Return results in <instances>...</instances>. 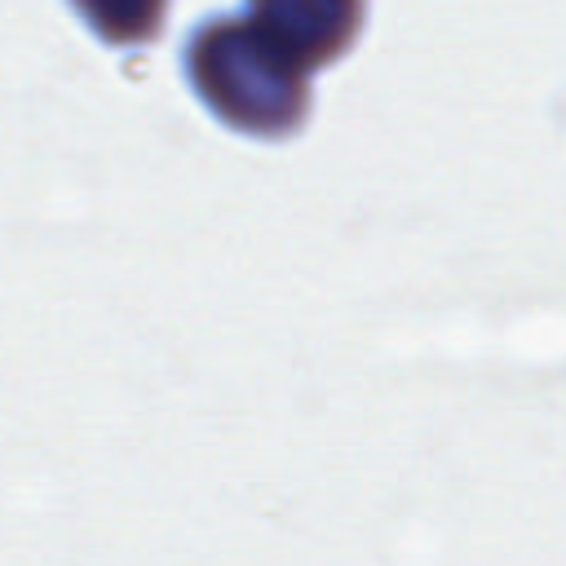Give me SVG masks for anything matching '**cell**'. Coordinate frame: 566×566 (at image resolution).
<instances>
[{"label":"cell","instance_id":"6da1fadb","mask_svg":"<svg viewBox=\"0 0 566 566\" xmlns=\"http://www.w3.org/2000/svg\"><path fill=\"white\" fill-rule=\"evenodd\" d=\"M190 88L239 133L283 137L301 128L310 75L287 62L248 18H208L186 40Z\"/></svg>","mask_w":566,"mask_h":566},{"label":"cell","instance_id":"7a4b0ae2","mask_svg":"<svg viewBox=\"0 0 566 566\" xmlns=\"http://www.w3.org/2000/svg\"><path fill=\"white\" fill-rule=\"evenodd\" d=\"M243 18L310 75L354 44L363 31V0H248Z\"/></svg>","mask_w":566,"mask_h":566},{"label":"cell","instance_id":"3957f363","mask_svg":"<svg viewBox=\"0 0 566 566\" xmlns=\"http://www.w3.org/2000/svg\"><path fill=\"white\" fill-rule=\"evenodd\" d=\"M71 4L106 44H146L168 18V0H71Z\"/></svg>","mask_w":566,"mask_h":566}]
</instances>
